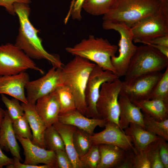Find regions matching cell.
<instances>
[{"label": "cell", "mask_w": 168, "mask_h": 168, "mask_svg": "<svg viewBox=\"0 0 168 168\" xmlns=\"http://www.w3.org/2000/svg\"><path fill=\"white\" fill-rule=\"evenodd\" d=\"M162 74L161 72H155L139 76L128 83L122 81L120 93L125 95L132 102L149 99Z\"/></svg>", "instance_id": "12"}, {"label": "cell", "mask_w": 168, "mask_h": 168, "mask_svg": "<svg viewBox=\"0 0 168 168\" xmlns=\"http://www.w3.org/2000/svg\"><path fill=\"white\" fill-rule=\"evenodd\" d=\"M58 121L63 124L69 125L82 130L90 135L94 133L97 126L105 127L107 121L103 119L90 118L77 109L60 115Z\"/></svg>", "instance_id": "17"}, {"label": "cell", "mask_w": 168, "mask_h": 168, "mask_svg": "<svg viewBox=\"0 0 168 168\" xmlns=\"http://www.w3.org/2000/svg\"><path fill=\"white\" fill-rule=\"evenodd\" d=\"M161 3L157 12L141 20L130 28L133 42L147 44L156 38L168 35V2Z\"/></svg>", "instance_id": "6"}, {"label": "cell", "mask_w": 168, "mask_h": 168, "mask_svg": "<svg viewBox=\"0 0 168 168\" xmlns=\"http://www.w3.org/2000/svg\"><path fill=\"white\" fill-rule=\"evenodd\" d=\"M142 113L161 121L168 119V103L158 99H150L132 102Z\"/></svg>", "instance_id": "24"}, {"label": "cell", "mask_w": 168, "mask_h": 168, "mask_svg": "<svg viewBox=\"0 0 168 168\" xmlns=\"http://www.w3.org/2000/svg\"><path fill=\"white\" fill-rule=\"evenodd\" d=\"M120 112L119 124L123 130L131 123L138 124L144 128V115L140 109L125 95L120 94L119 97Z\"/></svg>", "instance_id": "18"}, {"label": "cell", "mask_w": 168, "mask_h": 168, "mask_svg": "<svg viewBox=\"0 0 168 168\" xmlns=\"http://www.w3.org/2000/svg\"><path fill=\"white\" fill-rule=\"evenodd\" d=\"M122 85V81L119 78L103 83L96 105L100 119L119 126L120 108L119 97Z\"/></svg>", "instance_id": "9"}, {"label": "cell", "mask_w": 168, "mask_h": 168, "mask_svg": "<svg viewBox=\"0 0 168 168\" xmlns=\"http://www.w3.org/2000/svg\"><path fill=\"white\" fill-rule=\"evenodd\" d=\"M62 69L53 67L44 76L29 81L25 86L28 102L35 104L39 98L54 91L63 84Z\"/></svg>", "instance_id": "11"}, {"label": "cell", "mask_w": 168, "mask_h": 168, "mask_svg": "<svg viewBox=\"0 0 168 168\" xmlns=\"http://www.w3.org/2000/svg\"><path fill=\"white\" fill-rule=\"evenodd\" d=\"M5 110H3L0 106V127L5 115Z\"/></svg>", "instance_id": "44"}, {"label": "cell", "mask_w": 168, "mask_h": 168, "mask_svg": "<svg viewBox=\"0 0 168 168\" xmlns=\"http://www.w3.org/2000/svg\"><path fill=\"white\" fill-rule=\"evenodd\" d=\"M114 1L85 0L82 5V9L93 16H103L109 12Z\"/></svg>", "instance_id": "28"}, {"label": "cell", "mask_w": 168, "mask_h": 168, "mask_svg": "<svg viewBox=\"0 0 168 168\" xmlns=\"http://www.w3.org/2000/svg\"><path fill=\"white\" fill-rule=\"evenodd\" d=\"M143 115L144 128L168 141V119L159 121L144 114Z\"/></svg>", "instance_id": "27"}, {"label": "cell", "mask_w": 168, "mask_h": 168, "mask_svg": "<svg viewBox=\"0 0 168 168\" xmlns=\"http://www.w3.org/2000/svg\"><path fill=\"white\" fill-rule=\"evenodd\" d=\"M150 45L159 51L161 53L166 57L168 58V47L163 46L154 45L148 44Z\"/></svg>", "instance_id": "43"}, {"label": "cell", "mask_w": 168, "mask_h": 168, "mask_svg": "<svg viewBox=\"0 0 168 168\" xmlns=\"http://www.w3.org/2000/svg\"><path fill=\"white\" fill-rule=\"evenodd\" d=\"M161 2H168V0H161Z\"/></svg>", "instance_id": "45"}, {"label": "cell", "mask_w": 168, "mask_h": 168, "mask_svg": "<svg viewBox=\"0 0 168 168\" xmlns=\"http://www.w3.org/2000/svg\"><path fill=\"white\" fill-rule=\"evenodd\" d=\"M16 2H23L29 4L31 2L30 0H0V6L5 8L7 11L10 14L15 15L14 4Z\"/></svg>", "instance_id": "39"}, {"label": "cell", "mask_w": 168, "mask_h": 168, "mask_svg": "<svg viewBox=\"0 0 168 168\" xmlns=\"http://www.w3.org/2000/svg\"><path fill=\"white\" fill-rule=\"evenodd\" d=\"M29 81V75L26 71L14 75H0V94L9 95L27 103L25 89Z\"/></svg>", "instance_id": "15"}, {"label": "cell", "mask_w": 168, "mask_h": 168, "mask_svg": "<svg viewBox=\"0 0 168 168\" xmlns=\"http://www.w3.org/2000/svg\"><path fill=\"white\" fill-rule=\"evenodd\" d=\"M118 49L117 45L112 44L107 39L90 35L74 46L68 47L66 51L75 56L86 59L101 68L115 74L111 58L115 56Z\"/></svg>", "instance_id": "4"}, {"label": "cell", "mask_w": 168, "mask_h": 168, "mask_svg": "<svg viewBox=\"0 0 168 168\" xmlns=\"http://www.w3.org/2000/svg\"><path fill=\"white\" fill-rule=\"evenodd\" d=\"M154 142L136 153L132 150L128 151L125 162L129 168H151L150 152Z\"/></svg>", "instance_id": "25"}, {"label": "cell", "mask_w": 168, "mask_h": 168, "mask_svg": "<svg viewBox=\"0 0 168 168\" xmlns=\"http://www.w3.org/2000/svg\"><path fill=\"white\" fill-rule=\"evenodd\" d=\"M102 26L105 30H114L120 35L118 44L119 54L112 57L111 62L115 70V74L119 78L124 77L138 47L133 43L131 28L123 23L104 21H103Z\"/></svg>", "instance_id": "7"}, {"label": "cell", "mask_w": 168, "mask_h": 168, "mask_svg": "<svg viewBox=\"0 0 168 168\" xmlns=\"http://www.w3.org/2000/svg\"><path fill=\"white\" fill-rule=\"evenodd\" d=\"M103 131L91 135L92 145L106 144L117 146L126 151L132 150L137 153L131 138L125 134L119 126L107 122Z\"/></svg>", "instance_id": "13"}, {"label": "cell", "mask_w": 168, "mask_h": 168, "mask_svg": "<svg viewBox=\"0 0 168 168\" xmlns=\"http://www.w3.org/2000/svg\"><path fill=\"white\" fill-rule=\"evenodd\" d=\"M161 0H114L103 21L124 24L130 28L160 9Z\"/></svg>", "instance_id": "2"}, {"label": "cell", "mask_w": 168, "mask_h": 168, "mask_svg": "<svg viewBox=\"0 0 168 168\" xmlns=\"http://www.w3.org/2000/svg\"><path fill=\"white\" fill-rule=\"evenodd\" d=\"M21 104L32 133V142L39 147L46 148L44 134L47 127L38 114L35 110V104L28 102H22Z\"/></svg>", "instance_id": "19"}, {"label": "cell", "mask_w": 168, "mask_h": 168, "mask_svg": "<svg viewBox=\"0 0 168 168\" xmlns=\"http://www.w3.org/2000/svg\"><path fill=\"white\" fill-rule=\"evenodd\" d=\"M95 65L86 59L75 56L62 69L63 84L72 92L76 109L85 116V91L90 74Z\"/></svg>", "instance_id": "3"}, {"label": "cell", "mask_w": 168, "mask_h": 168, "mask_svg": "<svg viewBox=\"0 0 168 168\" xmlns=\"http://www.w3.org/2000/svg\"><path fill=\"white\" fill-rule=\"evenodd\" d=\"M12 127V122L7 110L0 127V147L7 151H10L13 157L20 161L22 159L19 146Z\"/></svg>", "instance_id": "20"}, {"label": "cell", "mask_w": 168, "mask_h": 168, "mask_svg": "<svg viewBox=\"0 0 168 168\" xmlns=\"http://www.w3.org/2000/svg\"><path fill=\"white\" fill-rule=\"evenodd\" d=\"M168 67V58L152 46L144 44L137 47L131 59L123 82L128 83L141 76L161 72Z\"/></svg>", "instance_id": "5"}, {"label": "cell", "mask_w": 168, "mask_h": 168, "mask_svg": "<svg viewBox=\"0 0 168 168\" xmlns=\"http://www.w3.org/2000/svg\"><path fill=\"white\" fill-rule=\"evenodd\" d=\"M85 0H72L68 13L65 19V23L67 22L70 16L74 20L80 21L82 19L81 11Z\"/></svg>", "instance_id": "35"}, {"label": "cell", "mask_w": 168, "mask_h": 168, "mask_svg": "<svg viewBox=\"0 0 168 168\" xmlns=\"http://www.w3.org/2000/svg\"><path fill=\"white\" fill-rule=\"evenodd\" d=\"M147 44H154L168 47V35L161 36L150 41Z\"/></svg>", "instance_id": "41"}, {"label": "cell", "mask_w": 168, "mask_h": 168, "mask_svg": "<svg viewBox=\"0 0 168 168\" xmlns=\"http://www.w3.org/2000/svg\"><path fill=\"white\" fill-rule=\"evenodd\" d=\"M166 141L160 137L159 140V154L164 168H168V144Z\"/></svg>", "instance_id": "38"}, {"label": "cell", "mask_w": 168, "mask_h": 168, "mask_svg": "<svg viewBox=\"0 0 168 168\" xmlns=\"http://www.w3.org/2000/svg\"><path fill=\"white\" fill-rule=\"evenodd\" d=\"M13 158H10L2 152L0 147V168L12 164Z\"/></svg>", "instance_id": "42"}, {"label": "cell", "mask_w": 168, "mask_h": 168, "mask_svg": "<svg viewBox=\"0 0 168 168\" xmlns=\"http://www.w3.org/2000/svg\"><path fill=\"white\" fill-rule=\"evenodd\" d=\"M13 162L12 164L6 166L7 168H53L49 165L44 164L41 165H30L21 163L20 160L17 158L14 157Z\"/></svg>", "instance_id": "40"}, {"label": "cell", "mask_w": 168, "mask_h": 168, "mask_svg": "<svg viewBox=\"0 0 168 168\" xmlns=\"http://www.w3.org/2000/svg\"><path fill=\"white\" fill-rule=\"evenodd\" d=\"M55 152L57 168H73L72 161L65 150H58Z\"/></svg>", "instance_id": "37"}, {"label": "cell", "mask_w": 168, "mask_h": 168, "mask_svg": "<svg viewBox=\"0 0 168 168\" xmlns=\"http://www.w3.org/2000/svg\"><path fill=\"white\" fill-rule=\"evenodd\" d=\"M12 127L16 135L32 141L33 135L31 128L25 114L12 122Z\"/></svg>", "instance_id": "34"}, {"label": "cell", "mask_w": 168, "mask_h": 168, "mask_svg": "<svg viewBox=\"0 0 168 168\" xmlns=\"http://www.w3.org/2000/svg\"><path fill=\"white\" fill-rule=\"evenodd\" d=\"M100 158L98 145H92L88 151L79 157L83 168H97Z\"/></svg>", "instance_id": "33"}, {"label": "cell", "mask_w": 168, "mask_h": 168, "mask_svg": "<svg viewBox=\"0 0 168 168\" xmlns=\"http://www.w3.org/2000/svg\"><path fill=\"white\" fill-rule=\"evenodd\" d=\"M90 136L84 131L76 128L73 139L76 151L79 157L86 154L92 145Z\"/></svg>", "instance_id": "29"}, {"label": "cell", "mask_w": 168, "mask_h": 168, "mask_svg": "<svg viewBox=\"0 0 168 168\" xmlns=\"http://www.w3.org/2000/svg\"><path fill=\"white\" fill-rule=\"evenodd\" d=\"M124 131L126 134L131 138L137 152L143 150L160 137L147 130L141 126L135 123H130Z\"/></svg>", "instance_id": "22"}, {"label": "cell", "mask_w": 168, "mask_h": 168, "mask_svg": "<svg viewBox=\"0 0 168 168\" xmlns=\"http://www.w3.org/2000/svg\"><path fill=\"white\" fill-rule=\"evenodd\" d=\"M119 78L113 72L104 70L96 64L90 74L85 91L86 117L100 119L96 105L101 86L105 82L113 81Z\"/></svg>", "instance_id": "10"}, {"label": "cell", "mask_w": 168, "mask_h": 168, "mask_svg": "<svg viewBox=\"0 0 168 168\" xmlns=\"http://www.w3.org/2000/svg\"><path fill=\"white\" fill-rule=\"evenodd\" d=\"M13 6L20 24L15 45L31 59H45L53 67L62 68L64 65L59 56L49 53L44 48L42 40L38 35L39 30L34 27L30 20V8L28 4L16 2Z\"/></svg>", "instance_id": "1"}, {"label": "cell", "mask_w": 168, "mask_h": 168, "mask_svg": "<svg viewBox=\"0 0 168 168\" xmlns=\"http://www.w3.org/2000/svg\"><path fill=\"white\" fill-rule=\"evenodd\" d=\"M52 125L57 130L63 139L65 150L72 161L73 168H83L73 143V135L76 127L62 124L58 121Z\"/></svg>", "instance_id": "23"}, {"label": "cell", "mask_w": 168, "mask_h": 168, "mask_svg": "<svg viewBox=\"0 0 168 168\" xmlns=\"http://www.w3.org/2000/svg\"><path fill=\"white\" fill-rule=\"evenodd\" d=\"M35 108L47 128L58 121L60 107L55 91L39 98L36 102Z\"/></svg>", "instance_id": "16"}, {"label": "cell", "mask_w": 168, "mask_h": 168, "mask_svg": "<svg viewBox=\"0 0 168 168\" xmlns=\"http://www.w3.org/2000/svg\"><path fill=\"white\" fill-rule=\"evenodd\" d=\"M30 69L43 74V70L15 44L0 45V75L17 74Z\"/></svg>", "instance_id": "8"}, {"label": "cell", "mask_w": 168, "mask_h": 168, "mask_svg": "<svg viewBox=\"0 0 168 168\" xmlns=\"http://www.w3.org/2000/svg\"><path fill=\"white\" fill-rule=\"evenodd\" d=\"M24 151V164L38 165L43 163L57 168L55 152L42 148L33 144L30 140L16 135Z\"/></svg>", "instance_id": "14"}, {"label": "cell", "mask_w": 168, "mask_h": 168, "mask_svg": "<svg viewBox=\"0 0 168 168\" xmlns=\"http://www.w3.org/2000/svg\"><path fill=\"white\" fill-rule=\"evenodd\" d=\"M159 138L154 142L150 152V162L151 168H164L160 158L159 148Z\"/></svg>", "instance_id": "36"}, {"label": "cell", "mask_w": 168, "mask_h": 168, "mask_svg": "<svg viewBox=\"0 0 168 168\" xmlns=\"http://www.w3.org/2000/svg\"><path fill=\"white\" fill-rule=\"evenodd\" d=\"M150 99L160 100L168 103V67L154 87Z\"/></svg>", "instance_id": "31"}, {"label": "cell", "mask_w": 168, "mask_h": 168, "mask_svg": "<svg viewBox=\"0 0 168 168\" xmlns=\"http://www.w3.org/2000/svg\"><path fill=\"white\" fill-rule=\"evenodd\" d=\"M44 140L46 147L48 150L54 152L58 150H65L63 139L53 125L46 129L44 134Z\"/></svg>", "instance_id": "30"}, {"label": "cell", "mask_w": 168, "mask_h": 168, "mask_svg": "<svg viewBox=\"0 0 168 168\" xmlns=\"http://www.w3.org/2000/svg\"><path fill=\"white\" fill-rule=\"evenodd\" d=\"M55 91L59 103L60 115L76 109L73 96L68 86L64 84L61 85Z\"/></svg>", "instance_id": "26"}, {"label": "cell", "mask_w": 168, "mask_h": 168, "mask_svg": "<svg viewBox=\"0 0 168 168\" xmlns=\"http://www.w3.org/2000/svg\"><path fill=\"white\" fill-rule=\"evenodd\" d=\"M100 158L97 168H119L126 159L128 151L115 145H98Z\"/></svg>", "instance_id": "21"}, {"label": "cell", "mask_w": 168, "mask_h": 168, "mask_svg": "<svg viewBox=\"0 0 168 168\" xmlns=\"http://www.w3.org/2000/svg\"><path fill=\"white\" fill-rule=\"evenodd\" d=\"M1 99L12 122L24 114L23 107L18 100L14 98L10 99L3 94H1Z\"/></svg>", "instance_id": "32"}]
</instances>
